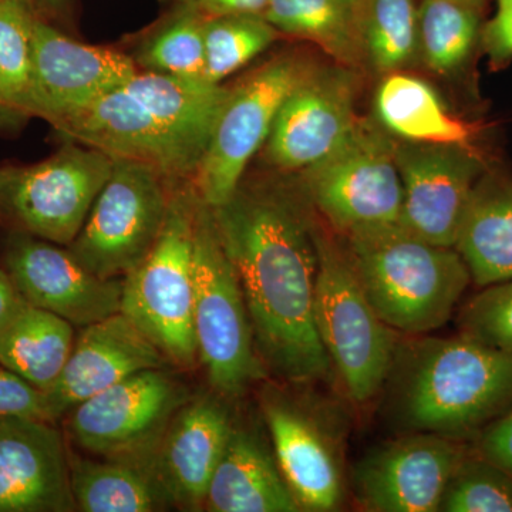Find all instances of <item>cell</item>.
Returning a JSON list of instances; mask_svg holds the SVG:
<instances>
[{"instance_id":"cell-13","label":"cell","mask_w":512,"mask_h":512,"mask_svg":"<svg viewBox=\"0 0 512 512\" xmlns=\"http://www.w3.org/2000/svg\"><path fill=\"white\" fill-rule=\"evenodd\" d=\"M308 67L298 57L276 56L229 89L191 180L205 204L218 207L237 191L248 164L265 146L286 96Z\"/></svg>"},{"instance_id":"cell-12","label":"cell","mask_w":512,"mask_h":512,"mask_svg":"<svg viewBox=\"0 0 512 512\" xmlns=\"http://www.w3.org/2000/svg\"><path fill=\"white\" fill-rule=\"evenodd\" d=\"M171 367L127 377L66 414L67 436L90 456L151 463L175 413L191 399Z\"/></svg>"},{"instance_id":"cell-11","label":"cell","mask_w":512,"mask_h":512,"mask_svg":"<svg viewBox=\"0 0 512 512\" xmlns=\"http://www.w3.org/2000/svg\"><path fill=\"white\" fill-rule=\"evenodd\" d=\"M174 184L151 165L113 158L110 177L67 248L100 278L123 279L156 245Z\"/></svg>"},{"instance_id":"cell-28","label":"cell","mask_w":512,"mask_h":512,"mask_svg":"<svg viewBox=\"0 0 512 512\" xmlns=\"http://www.w3.org/2000/svg\"><path fill=\"white\" fill-rule=\"evenodd\" d=\"M483 10L464 0H421L419 56L431 72L456 77L470 69L481 50Z\"/></svg>"},{"instance_id":"cell-22","label":"cell","mask_w":512,"mask_h":512,"mask_svg":"<svg viewBox=\"0 0 512 512\" xmlns=\"http://www.w3.org/2000/svg\"><path fill=\"white\" fill-rule=\"evenodd\" d=\"M204 511L299 512L274 450L258 431L238 426L229 434L208 487Z\"/></svg>"},{"instance_id":"cell-17","label":"cell","mask_w":512,"mask_h":512,"mask_svg":"<svg viewBox=\"0 0 512 512\" xmlns=\"http://www.w3.org/2000/svg\"><path fill=\"white\" fill-rule=\"evenodd\" d=\"M394 154L403 185L400 224L426 241L454 248L474 187L491 165L483 151L400 140Z\"/></svg>"},{"instance_id":"cell-38","label":"cell","mask_w":512,"mask_h":512,"mask_svg":"<svg viewBox=\"0 0 512 512\" xmlns=\"http://www.w3.org/2000/svg\"><path fill=\"white\" fill-rule=\"evenodd\" d=\"M171 8H184L200 13L204 18H214L235 13L262 15L269 0H167Z\"/></svg>"},{"instance_id":"cell-40","label":"cell","mask_w":512,"mask_h":512,"mask_svg":"<svg viewBox=\"0 0 512 512\" xmlns=\"http://www.w3.org/2000/svg\"><path fill=\"white\" fill-rule=\"evenodd\" d=\"M22 301L23 298L13 284L5 265L0 261V322Z\"/></svg>"},{"instance_id":"cell-41","label":"cell","mask_w":512,"mask_h":512,"mask_svg":"<svg viewBox=\"0 0 512 512\" xmlns=\"http://www.w3.org/2000/svg\"><path fill=\"white\" fill-rule=\"evenodd\" d=\"M464 2L473 3V5L480 6V8H484L487 0H464Z\"/></svg>"},{"instance_id":"cell-1","label":"cell","mask_w":512,"mask_h":512,"mask_svg":"<svg viewBox=\"0 0 512 512\" xmlns=\"http://www.w3.org/2000/svg\"><path fill=\"white\" fill-rule=\"evenodd\" d=\"M281 175L242 178L212 214L269 376L311 386L333 369L315 322L318 224L299 184Z\"/></svg>"},{"instance_id":"cell-2","label":"cell","mask_w":512,"mask_h":512,"mask_svg":"<svg viewBox=\"0 0 512 512\" xmlns=\"http://www.w3.org/2000/svg\"><path fill=\"white\" fill-rule=\"evenodd\" d=\"M229 87L137 72L56 128L63 141L151 165L171 183L197 173Z\"/></svg>"},{"instance_id":"cell-10","label":"cell","mask_w":512,"mask_h":512,"mask_svg":"<svg viewBox=\"0 0 512 512\" xmlns=\"http://www.w3.org/2000/svg\"><path fill=\"white\" fill-rule=\"evenodd\" d=\"M113 168L97 148L64 141L45 160L0 164V231L72 244Z\"/></svg>"},{"instance_id":"cell-31","label":"cell","mask_w":512,"mask_h":512,"mask_svg":"<svg viewBox=\"0 0 512 512\" xmlns=\"http://www.w3.org/2000/svg\"><path fill=\"white\" fill-rule=\"evenodd\" d=\"M416 0H363L360 26L365 57L376 72H402L419 56Z\"/></svg>"},{"instance_id":"cell-7","label":"cell","mask_w":512,"mask_h":512,"mask_svg":"<svg viewBox=\"0 0 512 512\" xmlns=\"http://www.w3.org/2000/svg\"><path fill=\"white\" fill-rule=\"evenodd\" d=\"M315 322L350 402L366 406L383 392L399 333L367 301L343 242L316 227Z\"/></svg>"},{"instance_id":"cell-14","label":"cell","mask_w":512,"mask_h":512,"mask_svg":"<svg viewBox=\"0 0 512 512\" xmlns=\"http://www.w3.org/2000/svg\"><path fill=\"white\" fill-rule=\"evenodd\" d=\"M471 443L434 433H399L377 444L352 471L357 503L372 512H437Z\"/></svg>"},{"instance_id":"cell-36","label":"cell","mask_w":512,"mask_h":512,"mask_svg":"<svg viewBox=\"0 0 512 512\" xmlns=\"http://www.w3.org/2000/svg\"><path fill=\"white\" fill-rule=\"evenodd\" d=\"M481 52L493 70L512 62V0H495L494 16L481 28Z\"/></svg>"},{"instance_id":"cell-42","label":"cell","mask_w":512,"mask_h":512,"mask_svg":"<svg viewBox=\"0 0 512 512\" xmlns=\"http://www.w3.org/2000/svg\"><path fill=\"white\" fill-rule=\"evenodd\" d=\"M352 2L357 3V5H362L363 0H352Z\"/></svg>"},{"instance_id":"cell-16","label":"cell","mask_w":512,"mask_h":512,"mask_svg":"<svg viewBox=\"0 0 512 512\" xmlns=\"http://www.w3.org/2000/svg\"><path fill=\"white\" fill-rule=\"evenodd\" d=\"M355 99L348 67H308L278 111L264 146L266 164L278 174H299L329 156L359 119Z\"/></svg>"},{"instance_id":"cell-39","label":"cell","mask_w":512,"mask_h":512,"mask_svg":"<svg viewBox=\"0 0 512 512\" xmlns=\"http://www.w3.org/2000/svg\"><path fill=\"white\" fill-rule=\"evenodd\" d=\"M37 18L53 23L62 22L70 15V0H25Z\"/></svg>"},{"instance_id":"cell-21","label":"cell","mask_w":512,"mask_h":512,"mask_svg":"<svg viewBox=\"0 0 512 512\" xmlns=\"http://www.w3.org/2000/svg\"><path fill=\"white\" fill-rule=\"evenodd\" d=\"M228 402L212 390L191 396L158 443L154 473L175 510L204 511L212 474L234 429Z\"/></svg>"},{"instance_id":"cell-15","label":"cell","mask_w":512,"mask_h":512,"mask_svg":"<svg viewBox=\"0 0 512 512\" xmlns=\"http://www.w3.org/2000/svg\"><path fill=\"white\" fill-rule=\"evenodd\" d=\"M0 261L23 301L86 328L121 309L123 279L100 278L64 245L0 231Z\"/></svg>"},{"instance_id":"cell-27","label":"cell","mask_w":512,"mask_h":512,"mask_svg":"<svg viewBox=\"0 0 512 512\" xmlns=\"http://www.w3.org/2000/svg\"><path fill=\"white\" fill-rule=\"evenodd\" d=\"M262 15L279 33L315 43L340 66H356L365 57L362 5L352 0H269Z\"/></svg>"},{"instance_id":"cell-8","label":"cell","mask_w":512,"mask_h":512,"mask_svg":"<svg viewBox=\"0 0 512 512\" xmlns=\"http://www.w3.org/2000/svg\"><path fill=\"white\" fill-rule=\"evenodd\" d=\"M299 386L265 380L259 392L262 419L299 510L338 511L348 494L345 424L332 403Z\"/></svg>"},{"instance_id":"cell-4","label":"cell","mask_w":512,"mask_h":512,"mask_svg":"<svg viewBox=\"0 0 512 512\" xmlns=\"http://www.w3.org/2000/svg\"><path fill=\"white\" fill-rule=\"evenodd\" d=\"M342 239L367 301L402 335H431L446 326L473 284L456 249L426 241L400 222Z\"/></svg>"},{"instance_id":"cell-19","label":"cell","mask_w":512,"mask_h":512,"mask_svg":"<svg viewBox=\"0 0 512 512\" xmlns=\"http://www.w3.org/2000/svg\"><path fill=\"white\" fill-rule=\"evenodd\" d=\"M69 453L57 423L0 419V512H76Z\"/></svg>"},{"instance_id":"cell-32","label":"cell","mask_w":512,"mask_h":512,"mask_svg":"<svg viewBox=\"0 0 512 512\" xmlns=\"http://www.w3.org/2000/svg\"><path fill=\"white\" fill-rule=\"evenodd\" d=\"M281 33L258 13L205 19V79L222 84L227 77L274 45Z\"/></svg>"},{"instance_id":"cell-25","label":"cell","mask_w":512,"mask_h":512,"mask_svg":"<svg viewBox=\"0 0 512 512\" xmlns=\"http://www.w3.org/2000/svg\"><path fill=\"white\" fill-rule=\"evenodd\" d=\"M70 483L80 512H161L173 510L154 473L153 461L84 457L70 450Z\"/></svg>"},{"instance_id":"cell-35","label":"cell","mask_w":512,"mask_h":512,"mask_svg":"<svg viewBox=\"0 0 512 512\" xmlns=\"http://www.w3.org/2000/svg\"><path fill=\"white\" fill-rule=\"evenodd\" d=\"M28 417L46 420L45 394L0 363V419Z\"/></svg>"},{"instance_id":"cell-3","label":"cell","mask_w":512,"mask_h":512,"mask_svg":"<svg viewBox=\"0 0 512 512\" xmlns=\"http://www.w3.org/2000/svg\"><path fill=\"white\" fill-rule=\"evenodd\" d=\"M399 433H434L473 443L512 407V353L458 333L399 340L384 383Z\"/></svg>"},{"instance_id":"cell-24","label":"cell","mask_w":512,"mask_h":512,"mask_svg":"<svg viewBox=\"0 0 512 512\" xmlns=\"http://www.w3.org/2000/svg\"><path fill=\"white\" fill-rule=\"evenodd\" d=\"M376 116L402 141L478 148L483 126L451 113L439 93L410 74H386L376 92Z\"/></svg>"},{"instance_id":"cell-9","label":"cell","mask_w":512,"mask_h":512,"mask_svg":"<svg viewBox=\"0 0 512 512\" xmlns=\"http://www.w3.org/2000/svg\"><path fill=\"white\" fill-rule=\"evenodd\" d=\"M394 148L379 121L359 117L338 148L299 173L313 211L340 237L400 222L403 185Z\"/></svg>"},{"instance_id":"cell-20","label":"cell","mask_w":512,"mask_h":512,"mask_svg":"<svg viewBox=\"0 0 512 512\" xmlns=\"http://www.w3.org/2000/svg\"><path fill=\"white\" fill-rule=\"evenodd\" d=\"M171 367L160 349L124 313L80 330L55 386L45 394L47 419L59 423L84 400L143 372Z\"/></svg>"},{"instance_id":"cell-5","label":"cell","mask_w":512,"mask_h":512,"mask_svg":"<svg viewBox=\"0 0 512 512\" xmlns=\"http://www.w3.org/2000/svg\"><path fill=\"white\" fill-rule=\"evenodd\" d=\"M200 197L191 181L173 185L156 245L123 278L121 309L160 349L171 367L200 366L194 332L195 218Z\"/></svg>"},{"instance_id":"cell-34","label":"cell","mask_w":512,"mask_h":512,"mask_svg":"<svg viewBox=\"0 0 512 512\" xmlns=\"http://www.w3.org/2000/svg\"><path fill=\"white\" fill-rule=\"evenodd\" d=\"M458 333L512 353V279L480 288L458 309Z\"/></svg>"},{"instance_id":"cell-6","label":"cell","mask_w":512,"mask_h":512,"mask_svg":"<svg viewBox=\"0 0 512 512\" xmlns=\"http://www.w3.org/2000/svg\"><path fill=\"white\" fill-rule=\"evenodd\" d=\"M194 332L212 392L231 402L269 379L237 271L218 237L212 208L201 198L195 218Z\"/></svg>"},{"instance_id":"cell-37","label":"cell","mask_w":512,"mask_h":512,"mask_svg":"<svg viewBox=\"0 0 512 512\" xmlns=\"http://www.w3.org/2000/svg\"><path fill=\"white\" fill-rule=\"evenodd\" d=\"M480 456L493 461L512 476V407L471 443Z\"/></svg>"},{"instance_id":"cell-18","label":"cell","mask_w":512,"mask_h":512,"mask_svg":"<svg viewBox=\"0 0 512 512\" xmlns=\"http://www.w3.org/2000/svg\"><path fill=\"white\" fill-rule=\"evenodd\" d=\"M33 119L56 128L138 72L133 57L87 45L37 18L33 30Z\"/></svg>"},{"instance_id":"cell-33","label":"cell","mask_w":512,"mask_h":512,"mask_svg":"<svg viewBox=\"0 0 512 512\" xmlns=\"http://www.w3.org/2000/svg\"><path fill=\"white\" fill-rule=\"evenodd\" d=\"M440 511L512 512L511 474L471 446L448 481Z\"/></svg>"},{"instance_id":"cell-30","label":"cell","mask_w":512,"mask_h":512,"mask_svg":"<svg viewBox=\"0 0 512 512\" xmlns=\"http://www.w3.org/2000/svg\"><path fill=\"white\" fill-rule=\"evenodd\" d=\"M205 19L192 10L171 8L170 13L138 43L131 56L137 69L183 79L207 80Z\"/></svg>"},{"instance_id":"cell-29","label":"cell","mask_w":512,"mask_h":512,"mask_svg":"<svg viewBox=\"0 0 512 512\" xmlns=\"http://www.w3.org/2000/svg\"><path fill=\"white\" fill-rule=\"evenodd\" d=\"M25 0H0V124L33 119V30Z\"/></svg>"},{"instance_id":"cell-26","label":"cell","mask_w":512,"mask_h":512,"mask_svg":"<svg viewBox=\"0 0 512 512\" xmlns=\"http://www.w3.org/2000/svg\"><path fill=\"white\" fill-rule=\"evenodd\" d=\"M74 340L69 320L22 301L0 322V363L46 393L62 375Z\"/></svg>"},{"instance_id":"cell-23","label":"cell","mask_w":512,"mask_h":512,"mask_svg":"<svg viewBox=\"0 0 512 512\" xmlns=\"http://www.w3.org/2000/svg\"><path fill=\"white\" fill-rule=\"evenodd\" d=\"M454 249L478 289L512 279V175L493 165L481 175L458 227Z\"/></svg>"}]
</instances>
